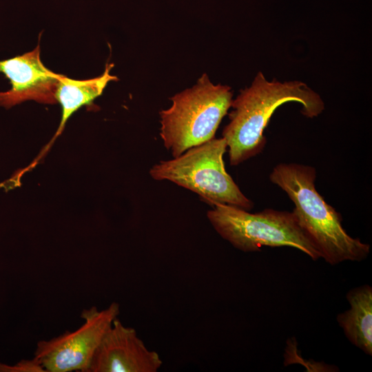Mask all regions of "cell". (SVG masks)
Here are the masks:
<instances>
[{
  "label": "cell",
  "mask_w": 372,
  "mask_h": 372,
  "mask_svg": "<svg viewBox=\"0 0 372 372\" xmlns=\"http://www.w3.org/2000/svg\"><path fill=\"white\" fill-rule=\"evenodd\" d=\"M119 313L117 302L103 310L96 307L83 309L81 318L84 322L80 327L39 341L34 358L46 372H86L103 338Z\"/></svg>",
  "instance_id": "8992f818"
},
{
  "label": "cell",
  "mask_w": 372,
  "mask_h": 372,
  "mask_svg": "<svg viewBox=\"0 0 372 372\" xmlns=\"http://www.w3.org/2000/svg\"><path fill=\"white\" fill-rule=\"evenodd\" d=\"M207 213L215 231L243 252L260 251L262 246L291 247L313 260L320 258L318 249L300 227L293 212L266 209L258 213L216 203Z\"/></svg>",
  "instance_id": "5b68a950"
},
{
  "label": "cell",
  "mask_w": 372,
  "mask_h": 372,
  "mask_svg": "<svg viewBox=\"0 0 372 372\" xmlns=\"http://www.w3.org/2000/svg\"><path fill=\"white\" fill-rule=\"evenodd\" d=\"M0 72L10 79L12 87L0 92V105L6 108L32 100L55 104L56 92L61 74L44 66L40 59V47L20 56L0 61Z\"/></svg>",
  "instance_id": "ba28073f"
},
{
  "label": "cell",
  "mask_w": 372,
  "mask_h": 372,
  "mask_svg": "<svg viewBox=\"0 0 372 372\" xmlns=\"http://www.w3.org/2000/svg\"><path fill=\"white\" fill-rule=\"evenodd\" d=\"M0 371L46 372L42 365L34 358L31 360H22L14 366L0 363Z\"/></svg>",
  "instance_id": "8fae6325"
},
{
  "label": "cell",
  "mask_w": 372,
  "mask_h": 372,
  "mask_svg": "<svg viewBox=\"0 0 372 372\" xmlns=\"http://www.w3.org/2000/svg\"><path fill=\"white\" fill-rule=\"evenodd\" d=\"M163 364L136 331L116 318L99 345L86 372H156Z\"/></svg>",
  "instance_id": "52a82bcc"
},
{
  "label": "cell",
  "mask_w": 372,
  "mask_h": 372,
  "mask_svg": "<svg viewBox=\"0 0 372 372\" xmlns=\"http://www.w3.org/2000/svg\"><path fill=\"white\" fill-rule=\"evenodd\" d=\"M350 308L337 316V321L351 344L372 355V288L364 285L347 294Z\"/></svg>",
  "instance_id": "9c48e42d"
},
{
  "label": "cell",
  "mask_w": 372,
  "mask_h": 372,
  "mask_svg": "<svg viewBox=\"0 0 372 372\" xmlns=\"http://www.w3.org/2000/svg\"><path fill=\"white\" fill-rule=\"evenodd\" d=\"M113 66V64L107 63L101 76L86 80L72 79L61 74L56 99L61 105L62 116L54 138L61 133L66 121L74 112L100 96L109 82L118 81L116 76L110 74Z\"/></svg>",
  "instance_id": "30bf717a"
},
{
  "label": "cell",
  "mask_w": 372,
  "mask_h": 372,
  "mask_svg": "<svg viewBox=\"0 0 372 372\" xmlns=\"http://www.w3.org/2000/svg\"><path fill=\"white\" fill-rule=\"evenodd\" d=\"M296 101L302 114L318 116L324 109L320 95L299 81H268L258 72L251 85L232 100L229 122L223 130L231 165H238L260 154L266 145L264 131L274 111L281 105Z\"/></svg>",
  "instance_id": "6da1fadb"
},
{
  "label": "cell",
  "mask_w": 372,
  "mask_h": 372,
  "mask_svg": "<svg viewBox=\"0 0 372 372\" xmlns=\"http://www.w3.org/2000/svg\"><path fill=\"white\" fill-rule=\"evenodd\" d=\"M316 178L314 167L299 163H280L269 175L293 203V212L321 258L331 265L364 260L370 245L347 234L340 213L316 190Z\"/></svg>",
  "instance_id": "7a4b0ae2"
},
{
  "label": "cell",
  "mask_w": 372,
  "mask_h": 372,
  "mask_svg": "<svg viewBox=\"0 0 372 372\" xmlns=\"http://www.w3.org/2000/svg\"><path fill=\"white\" fill-rule=\"evenodd\" d=\"M232 96L229 86L214 85L203 74L193 87L169 99L171 107L159 112L160 135L173 158L214 138Z\"/></svg>",
  "instance_id": "3957f363"
},
{
  "label": "cell",
  "mask_w": 372,
  "mask_h": 372,
  "mask_svg": "<svg viewBox=\"0 0 372 372\" xmlns=\"http://www.w3.org/2000/svg\"><path fill=\"white\" fill-rule=\"evenodd\" d=\"M227 148L223 137H214L177 157L161 161L149 173L156 180H169L197 194L211 206L220 203L250 211L253 202L225 169L223 155Z\"/></svg>",
  "instance_id": "277c9868"
}]
</instances>
